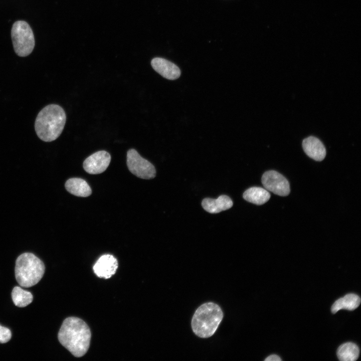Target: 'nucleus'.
I'll list each match as a JSON object with an SVG mask.
<instances>
[{"instance_id": "nucleus-1", "label": "nucleus", "mask_w": 361, "mask_h": 361, "mask_svg": "<svg viewBox=\"0 0 361 361\" xmlns=\"http://www.w3.org/2000/svg\"><path fill=\"white\" fill-rule=\"evenodd\" d=\"M91 337V333L88 325L76 317L66 318L58 334L60 343L78 357L83 356L88 351Z\"/></svg>"}, {"instance_id": "nucleus-2", "label": "nucleus", "mask_w": 361, "mask_h": 361, "mask_svg": "<svg viewBox=\"0 0 361 361\" xmlns=\"http://www.w3.org/2000/svg\"><path fill=\"white\" fill-rule=\"evenodd\" d=\"M66 115L64 109L57 104H49L38 113L35 122L37 136L45 142L56 140L65 126Z\"/></svg>"}, {"instance_id": "nucleus-3", "label": "nucleus", "mask_w": 361, "mask_h": 361, "mask_svg": "<svg viewBox=\"0 0 361 361\" xmlns=\"http://www.w3.org/2000/svg\"><path fill=\"white\" fill-rule=\"evenodd\" d=\"M223 318V311L218 304L212 302L205 303L194 314L191 321L192 330L200 337H209L216 332Z\"/></svg>"}, {"instance_id": "nucleus-4", "label": "nucleus", "mask_w": 361, "mask_h": 361, "mask_svg": "<svg viewBox=\"0 0 361 361\" xmlns=\"http://www.w3.org/2000/svg\"><path fill=\"white\" fill-rule=\"evenodd\" d=\"M45 268L42 261L34 254L23 253L16 261V279L20 286L26 288L32 287L42 279Z\"/></svg>"}, {"instance_id": "nucleus-5", "label": "nucleus", "mask_w": 361, "mask_h": 361, "mask_svg": "<svg viewBox=\"0 0 361 361\" xmlns=\"http://www.w3.org/2000/svg\"><path fill=\"white\" fill-rule=\"evenodd\" d=\"M11 37L15 53L20 57L30 55L35 47V38L32 30L25 21L14 23L11 31Z\"/></svg>"}, {"instance_id": "nucleus-6", "label": "nucleus", "mask_w": 361, "mask_h": 361, "mask_svg": "<svg viewBox=\"0 0 361 361\" xmlns=\"http://www.w3.org/2000/svg\"><path fill=\"white\" fill-rule=\"evenodd\" d=\"M126 163L129 171L139 178L148 179L155 176L154 165L142 157L134 149L128 150Z\"/></svg>"}, {"instance_id": "nucleus-7", "label": "nucleus", "mask_w": 361, "mask_h": 361, "mask_svg": "<svg viewBox=\"0 0 361 361\" xmlns=\"http://www.w3.org/2000/svg\"><path fill=\"white\" fill-rule=\"evenodd\" d=\"M261 180L265 189L276 195L286 196L290 193L288 180L275 170L266 171L263 174Z\"/></svg>"}, {"instance_id": "nucleus-8", "label": "nucleus", "mask_w": 361, "mask_h": 361, "mask_svg": "<svg viewBox=\"0 0 361 361\" xmlns=\"http://www.w3.org/2000/svg\"><path fill=\"white\" fill-rule=\"evenodd\" d=\"M111 160L110 154L107 151H97L88 156L83 162V168L88 173L99 174L108 167Z\"/></svg>"}, {"instance_id": "nucleus-9", "label": "nucleus", "mask_w": 361, "mask_h": 361, "mask_svg": "<svg viewBox=\"0 0 361 361\" xmlns=\"http://www.w3.org/2000/svg\"><path fill=\"white\" fill-rule=\"evenodd\" d=\"M118 268L117 259L112 255L101 256L93 266L95 274L100 278L108 279L113 275Z\"/></svg>"}, {"instance_id": "nucleus-10", "label": "nucleus", "mask_w": 361, "mask_h": 361, "mask_svg": "<svg viewBox=\"0 0 361 361\" xmlns=\"http://www.w3.org/2000/svg\"><path fill=\"white\" fill-rule=\"evenodd\" d=\"M151 65L156 72L168 80L176 79L181 74L178 66L164 58H154L151 60Z\"/></svg>"}, {"instance_id": "nucleus-11", "label": "nucleus", "mask_w": 361, "mask_h": 361, "mask_svg": "<svg viewBox=\"0 0 361 361\" xmlns=\"http://www.w3.org/2000/svg\"><path fill=\"white\" fill-rule=\"evenodd\" d=\"M302 144L304 151L309 157L316 161H321L325 158L326 149L318 138L310 136L305 138Z\"/></svg>"}, {"instance_id": "nucleus-12", "label": "nucleus", "mask_w": 361, "mask_h": 361, "mask_svg": "<svg viewBox=\"0 0 361 361\" xmlns=\"http://www.w3.org/2000/svg\"><path fill=\"white\" fill-rule=\"evenodd\" d=\"M233 205L231 199L226 195H221L217 199L205 198L202 202L204 209L211 214L219 213L228 210Z\"/></svg>"}, {"instance_id": "nucleus-13", "label": "nucleus", "mask_w": 361, "mask_h": 361, "mask_svg": "<svg viewBox=\"0 0 361 361\" xmlns=\"http://www.w3.org/2000/svg\"><path fill=\"white\" fill-rule=\"evenodd\" d=\"M67 191L78 197H87L91 195L92 190L88 183L81 178H71L65 185Z\"/></svg>"}, {"instance_id": "nucleus-14", "label": "nucleus", "mask_w": 361, "mask_h": 361, "mask_svg": "<svg viewBox=\"0 0 361 361\" xmlns=\"http://www.w3.org/2000/svg\"><path fill=\"white\" fill-rule=\"evenodd\" d=\"M243 198L250 203L261 205L266 203L270 198L269 192L262 188L253 187L245 191Z\"/></svg>"}, {"instance_id": "nucleus-15", "label": "nucleus", "mask_w": 361, "mask_h": 361, "mask_svg": "<svg viewBox=\"0 0 361 361\" xmlns=\"http://www.w3.org/2000/svg\"><path fill=\"white\" fill-rule=\"evenodd\" d=\"M360 303V299L356 294L349 293L336 300L331 306L332 313H335L340 309L353 310L356 308Z\"/></svg>"}, {"instance_id": "nucleus-16", "label": "nucleus", "mask_w": 361, "mask_h": 361, "mask_svg": "<svg viewBox=\"0 0 361 361\" xmlns=\"http://www.w3.org/2000/svg\"><path fill=\"white\" fill-rule=\"evenodd\" d=\"M359 350L355 343L351 342L340 345L337 350V355L341 361H354L358 358Z\"/></svg>"}, {"instance_id": "nucleus-17", "label": "nucleus", "mask_w": 361, "mask_h": 361, "mask_svg": "<svg viewBox=\"0 0 361 361\" xmlns=\"http://www.w3.org/2000/svg\"><path fill=\"white\" fill-rule=\"evenodd\" d=\"M12 297L15 305L24 307L30 304L33 297L31 292L25 290L20 287H15L12 292Z\"/></svg>"}, {"instance_id": "nucleus-18", "label": "nucleus", "mask_w": 361, "mask_h": 361, "mask_svg": "<svg viewBox=\"0 0 361 361\" xmlns=\"http://www.w3.org/2000/svg\"><path fill=\"white\" fill-rule=\"evenodd\" d=\"M12 332L7 327L0 325V343H4L8 342L11 338Z\"/></svg>"}, {"instance_id": "nucleus-19", "label": "nucleus", "mask_w": 361, "mask_h": 361, "mask_svg": "<svg viewBox=\"0 0 361 361\" xmlns=\"http://www.w3.org/2000/svg\"><path fill=\"white\" fill-rule=\"evenodd\" d=\"M265 361H281V358L276 354H272L265 359Z\"/></svg>"}]
</instances>
